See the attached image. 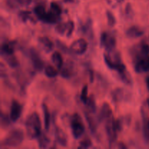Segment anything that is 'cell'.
<instances>
[{
    "label": "cell",
    "instance_id": "36",
    "mask_svg": "<svg viewBox=\"0 0 149 149\" xmlns=\"http://www.w3.org/2000/svg\"><path fill=\"white\" fill-rule=\"evenodd\" d=\"M93 143H92L91 140L89 138H85L83 140H81L79 143V148H88L92 146Z\"/></svg>",
    "mask_w": 149,
    "mask_h": 149
},
{
    "label": "cell",
    "instance_id": "39",
    "mask_svg": "<svg viewBox=\"0 0 149 149\" xmlns=\"http://www.w3.org/2000/svg\"><path fill=\"white\" fill-rule=\"evenodd\" d=\"M6 6L10 10H15L19 7L17 0H6Z\"/></svg>",
    "mask_w": 149,
    "mask_h": 149
},
{
    "label": "cell",
    "instance_id": "31",
    "mask_svg": "<svg viewBox=\"0 0 149 149\" xmlns=\"http://www.w3.org/2000/svg\"><path fill=\"white\" fill-rule=\"evenodd\" d=\"M69 26V22L68 23H60L55 27V31L60 35H63L66 31H68Z\"/></svg>",
    "mask_w": 149,
    "mask_h": 149
},
{
    "label": "cell",
    "instance_id": "3",
    "mask_svg": "<svg viewBox=\"0 0 149 149\" xmlns=\"http://www.w3.org/2000/svg\"><path fill=\"white\" fill-rule=\"evenodd\" d=\"M70 127L71 132L75 139H79L84 134L85 127L81 116L78 113H74L70 118Z\"/></svg>",
    "mask_w": 149,
    "mask_h": 149
},
{
    "label": "cell",
    "instance_id": "29",
    "mask_svg": "<svg viewBox=\"0 0 149 149\" xmlns=\"http://www.w3.org/2000/svg\"><path fill=\"white\" fill-rule=\"evenodd\" d=\"M119 78L120 79L121 81H122L125 84H127V85L131 86L132 84V77H131L130 74L127 71H126L125 72H124L123 74H121L118 75Z\"/></svg>",
    "mask_w": 149,
    "mask_h": 149
},
{
    "label": "cell",
    "instance_id": "34",
    "mask_svg": "<svg viewBox=\"0 0 149 149\" xmlns=\"http://www.w3.org/2000/svg\"><path fill=\"white\" fill-rule=\"evenodd\" d=\"M50 10H52V12H54L55 14L59 16H61V13H62V8H61V5L55 1H52L50 3Z\"/></svg>",
    "mask_w": 149,
    "mask_h": 149
},
{
    "label": "cell",
    "instance_id": "22",
    "mask_svg": "<svg viewBox=\"0 0 149 149\" xmlns=\"http://www.w3.org/2000/svg\"><path fill=\"white\" fill-rule=\"evenodd\" d=\"M51 60L58 69H61L64 64L62 55L59 52H54L51 56Z\"/></svg>",
    "mask_w": 149,
    "mask_h": 149
},
{
    "label": "cell",
    "instance_id": "33",
    "mask_svg": "<svg viewBox=\"0 0 149 149\" xmlns=\"http://www.w3.org/2000/svg\"><path fill=\"white\" fill-rule=\"evenodd\" d=\"M88 86L87 84L84 86L81 89V95H80V99H81V101L84 104H87V100H88Z\"/></svg>",
    "mask_w": 149,
    "mask_h": 149
},
{
    "label": "cell",
    "instance_id": "45",
    "mask_svg": "<svg viewBox=\"0 0 149 149\" xmlns=\"http://www.w3.org/2000/svg\"><path fill=\"white\" fill-rule=\"evenodd\" d=\"M146 82L147 87H148V90H149V77H148L146 78Z\"/></svg>",
    "mask_w": 149,
    "mask_h": 149
},
{
    "label": "cell",
    "instance_id": "26",
    "mask_svg": "<svg viewBox=\"0 0 149 149\" xmlns=\"http://www.w3.org/2000/svg\"><path fill=\"white\" fill-rule=\"evenodd\" d=\"M33 13L37 17L38 19L42 20L44 19L45 16L46 15V10H45V5L43 4H37L33 9Z\"/></svg>",
    "mask_w": 149,
    "mask_h": 149
},
{
    "label": "cell",
    "instance_id": "23",
    "mask_svg": "<svg viewBox=\"0 0 149 149\" xmlns=\"http://www.w3.org/2000/svg\"><path fill=\"white\" fill-rule=\"evenodd\" d=\"M143 134L145 142L149 144V116H143Z\"/></svg>",
    "mask_w": 149,
    "mask_h": 149
},
{
    "label": "cell",
    "instance_id": "21",
    "mask_svg": "<svg viewBox=\"0 0 149 149\" xmlns=\"http://www.w3.org/2000/svg\"><path fill=\"white\" fill-rule=\"evenodd\" d=\"M42 111L44 113V122H45V127L46 130H48L50 127V113H49V109L45 103L42 104Z\"/></svg>",
    "mask_w": 149,
    "mask_h": 149
},
{
    "label": "cell",
    "instance_id": "24",
    "mask_svg": "<svg viewBox=\"0 0 149 149\" xmlns=\"http://www.w3.org/2000/svg\"><path fill=\"white\" fill-rule=\"evenodd\" d=\"M84 116H85L86 120H87V124H88L89 129L91 131L92 134H95L96 132H97V123L94 120V119L90 116L89 112L88 113L85 112L84 113Z\"/></svg>",
    "mask_w": 149,
    "mask_h": 149
},
{
    "label": "cell",
    "instance_id": "42",
    "mask_svg": "<svg viewBox=\"0 0 149 149\" xmlns=\"http://www.w3.org/2000/svg\"><path fill=\"white\" fill-rule=\"evenodd\" d=\"M17 3H18L19 6H23V7H26V6L29 5L31 3L32 0H17Z\"/></svg>",
    "mask_w": 149,
    "mask_h": 149
},
{
    "label": "cell",
    "instance_id": "12",
    "mask_svg": "<svg viewBox=\"0 0 149 149\" xmlns=\"http://www.w3.org/2000/svg\"><path fill=\"white\" fill-rule=\"evenodd\" d=\"M55 141L58 145L63 147L66 146L67 143H68V138H67L66 134L58 127H55Z\"/></svg>",
    "mask_w": 149,
    "mask_h": 149
},
{
    "label": "cell",
    "instance_id": "5",
    "mask_svg": "<svg viewBox=\"0 0 149 149\" xmlns=\"http://www.w3.org/2000/svg\"><path fill=\"white\" fill-rule=\"evenodd\" d=\"M27 55L31 61L33 68L36 71H42L45 68V63L40 58L39 52L33 48H29L27 50Z\"/></svg>",
    "mask_w": 149,
    "mask_h": 149
},
{
    "label": "cell",
    "instance_id": "1",
    "mask_svg": "<svg viewBox=\"0 0 149 149\" xmlns=\"http://www.w3.org/2000/svg\"><path fill=\"white\" fill-rule=\"evenodd\" d=\"M25 127L28 138L31 140L38 138L42 134L41 120L36 112H33L26 118L25 121Z\"/></svg>",
    "mask_w": 149,
    "mask_h": 149
},
{
    "label": "cell",
    "instance_id": "16",
    "mask_svg": "<svg viewBox=\"0 0 149 149\" xmlns=\"http://www.w3.org/2000/svg\"><path fill=\"white\" fill-rule=\"evenodd\" d=\"M39 45L42 49L46 52H50L54 48V44L50 39L47 36H42L38 39Z\"/></svg>",
    "mask_w": 149,
    "mask_h": 149
},
{
    "label": "cell",
    "instance_id": "8",
    "mask_svg": "<svg viewBox=\"0 0 149 149\" xmlns=\"http://www.w3.org/2000/svg\"><path fill=\"white\" fill-rule=\"evenodd\" d=\"M88 48V43L84 39H79L74 41L70 47L71 52L75 55H81L85 53Z\"/></svg>",
    "mask_w": 149,
    "mask_h": 149
},
{
    "label": "cell",
    "instance_id": "41",
    "mask_svg": "<svg viewBox=\"0 0 149 149\" xmlns=\"http://www.w3.org/2000/svg\"><path fill=\"white\" fill-rule=\"evenodd\" d=\"M106 1L109 3V5H111L113 7H115L116 5L120 4V3L123 2L124 0H106Z\"/></svg>",
    "mask_w": 149,
    "mask_h": 149
},
{
    "label": "cell",
    "instance_id": "47",
    "mask_svg": "<svg viewBox=\"0 0 149 149\" xmlns=\"http://www.w3.org/2000/svg\"><path fill=\"white\" fill-rule=\"evenodd\" d=\"M64 1H65V2H66V3H72V2H74V0H63Z\"/></svg>",
    "mask_w": 149,
    "mask_h": 149
},
{
    "label": "cell",
    "instance_id": "46",
    "mask_svg": "<svg viewBox=\"0 0 149 149\" xmlns=\"http://www.w3.org/2000/svg\"><path fill=\"white\" fill-rule=\"evenodd\" d=\"M145 104L146 105V106H147V107H148V109H149V98L147 99L146 102H145Z\"/></svg>",
    "mask_w": 149,
    "mask_h": 149
},
{
    "label": "cell",
    "instance_id": "19",
    "mask_svg": "<svg viewBox=\"0 0 149 149\" xmlns=\"http://www.w3.org/2000/svg\"><path fill=\"white\" fill-rule=\"evenodd\" d=\"M60 20V16L58 15L57 14H55L54 12H52V10L49 12H47L46 15L45 16L44 19L42 20V22L46 23H49V24H54V23H56L57 22H58V20Z\"/></svg>",
    "mask_w": 149,
    "mask_h": 149
},
{
    "label": "cell",
    "instance_id": "20",
    "mask_svg": "<svg viewBox=\"0 0 149 149\" xmlns=\"http://www.w3.org/2000/svg\"><path fill=\"white\" fill-rule=\"evenodd\" d=\"M1 57L4 58V60L6 61L7 65H8L10 68H17V67L19 66V65H20L18 60H17V58L15 56L14 54H13V55H4V56Z\"/></svg>",
    "mask_w": 149,
    "mask_h": 149
},
{
    "label": "cell",
    "instance_id": "35",
    "mask_svg": "<svg viewBox=\"0 0 149 149\" xmlns=\"http://www.w3.org/2000/svg\"><path fill=\"white\" fill-rule=\"evenodd\" d=\"M106 17H107V20H108V24L111 27H113L116 23V18H115L114 15L112 13V12H111L110 10H107L106 11Z\"/></svg>",
    "mask_w": 149,
    "mask_h": 149
},
{
    "label": "cell",
    "instance_id": "6",
    "mask_svg": "<svg viewBox=\"0 0 149 149\" xmlns=\"http://www.w3.org/2000/svg\"><path fill=\"white\" fill-rule=\"evenodd\" d=\"M116 41L114 36L109 32H103L100 36V46L109 52L115 50Z\"/></svg>",
    "mask_w": 149,
    "mask_h": 149
},
{
    "label": "cell",
    "instance_id": "37",
    "mask_svg": "<svg viewBox=\"0 0 149 149\" xmlns=\"http://www.w3.org/2000/svg\"><path fill=\"white\" fill-rule=\"evenodd\" d=\"M133 10H132V6L130 3H127L125 9V16L128 19H130L133 17Z\"/></svg>",
    "mask_w": 149,
    "mask_h": 149
},
{
    "label": "cell",
    "instance_id": "15",
    "mask_svg": "<svg viewBox=\"0 0 149 149\" xmlns=\"http://www.w3.org/2000/svg\"><path fill=\"white\" fill-rule=\"evenodd\" d=\"M16 46V42L15 41H10L5 42L1 46V55H8L14 54L15 48Z\"/></svg>",
    "mask_w": 149,
    "mask_h": 149
},
{
    "label": "cell",
    "instance_id": "17",
    "mask_svg": "<svg viewBox=\"0 0 149 149\" xmlns=\"http://www.w3.org/2000/svg\"><path fill=\"white\" fill-rule=\"evenodd\" d=\"M92 27H93V22H92V20L91 19H87L85 23H81L80 25V31L81 32V33L86 35V36H93Z\"/></svg>",
    "mask_w": 149,
    "mask_h": 149
},
{
    "label": "cell",
    "instance_id": "10",
    "mask_svg": "<svg viewBox=\"0 0 149 149\" xmlns=\"http://www.w3.org/2000/svg\"><path fill=\"white\" fill-rule=\"evenodd\" d=\"M23 112V106L15 100H13L10 106V117L13 122H15L20 119Z\"/></svg>",
    "mask_w": 149,
    "mask_h": 149
},
{
    "label": "cell",
    "instance_id": "4",
    "mask_svg": "<svg viewBox=\"0 0 149 149\" xmlns=\"http://www.w3.org/2000/svg\"><path fill=\"white\" fill-rule=\"evenodd\" d=\"M134 62L149 55V45L146 43H141L133 46L130 51Z\"/></svg>",
    "mask_w": 149,
    "mask_h": 149
},
{
    "label": "cell",
    "instance_id": "28",
    "mask_svg": "<svg viewBox=\"0 0 149 149\" xmlns=\"http://www.w3.org/2000/svg\"><path fill=\"white\" fill-rule=\"evenodd\" d=\"M45 74L48 78H55L58 75V71L53 66L48 65L45 68Z\"/></svg>",
    "mask_w": 149,
    "mask_h": 149
},
{
    "label": "cell",
    "instance_id": "43",
    "mask_svg": "<svg viewBox=\"0 0 149 149\" xmlns=\"http://www.w3.org/2000/svg\"><path fill=\"white\" fill-rule=\"evenodd\" d=\"M89 73H90V82H93V80H94V72H93V70H90Z\"/></svg>",
    "mask_w": 149,
    "mask_h": 149
},
{
    "label": "cell",
    "instance_id": "30",
    "mask_svg": "<svg viewBox=\"0 0 149 149\" xmlns=\"http://www.w3.org/2000/svg\"><path fill=\"white\" fill-rule=\"evenodd\" d=\"M10 122H12L10 117H9L7 113H4V112H1L0 114V123H1V126L2 128H6L9 127L10 125Z\"/></svg>",
    "mask_w": 149,
    "mask_h": 149
},
{
    "label": "cell",
    "instance_id": "7",
    "mask_svg": "<svg viewBox=\"0 0 149 149\" xmlns=\"http://www.w3.org/2000/svg\"><path fill=\"white\" fill-rule=\"evenodd\" d=\"M106 132L107 135L108 141L110 145L114 143L117 138L119 131L116 129L114 123V119L113 116L110 117L106 121Z\"/></svg>",
    "mask_w": 149,
    "mask_h": 149
},
{
    "label": "cell",
    "instance_id": "38",
    "mask_svg": "<svg viewBox=\"0 0 149 149\" xmlns=\"http://www.w3.org/2000/svg\"><path fill=\"white\" fill-rule=\"evenodd\" d=\"M56 45L58 49H59L60 50L62 51L63 52H64V53H70V52H71L70 49H68V48L67 47L66 45H65V44L63 43L62 42H61V41L56 40Z\"/></svg>",
    "mask_w": 149,
    "mask_h": 149
},
{
    "label": "cell",
    "instance_id": "13",
    "mask_svg": "<svg viewBox=\"0 0 149 149\" xmlns=\"http://www.w3.org/2000/svg\"><path fill=\"white\" fill-rule=\"evenodd\" d=\"M112 116V110L111 109L110 106L108 103L105 102L101 106V109H100V113H99L98 117L97 119L100 122H103V121L107 120L108 119H109L110 117Z\"/></svg>",
    "mask_w": 149,
    "mask_h": 149
},
{
    "label": "cell",
    "instance_id": "11",
    "mask_svg": "<svg viewBox=\"0 0 149 149\" xmlns=\"http://www.w3.org/2000/svg\"><path fill=\"white\" fill-rule=\"evenodd\" d=\"M134 68L135 72L138 74L149 72V55L135 61Z\"/></svg>",
    "mask_w": 149,
    "mask_h": 149
},
{
    "label": "cell",
    "instance_id": "25",
    "mask_svg": "<svg viewBox=\"0 0 149 149\" xmlns=\"http://www.w3.org/2000/svg\"><path fill=\"white\" fill-rule=\"evenodd\" d=\"M37 139L39 147L40 148H47L50 145V140L45 133L42 132V134L38 137Z\"/></svg>",
    "mask_w": 149,
    "mask_h": 149
},
{
    "label": "cell",
    "instance_id": "27",
    "mask_svg": "<svg viewBox=\"0 0 149 149\" xmlns=\"http://www.w3.org/2000/svg\"><path fill=\"white\" fill-rule=\"evenodd\" d=\"M87 108V111L90 113H93L96 111V103H95V97L91 95L89 97L88 100H87V103L86 104Z\"/></svg>",
    "mask_w": 149,
    "mask_h": 149
},
{
    "label": "cell",
    "instance_id": "2",
    "mask_svg": "<svg viewBox=\"0 0 149 149\" xmlns=\"http://www.w3.org/2000/svg\"><path fill=\"white\" fill-rule=\"evenodd\" d=\"M24 139L23 132L20 129H14L9 132L8 135L1 141V146L7 148H14L17 147L22 143Z\"/></svg>",
    "mask_w": 149,
    "mask_h": 149
},
{
    "label": "cell",
    "instance_id": "44",
    "mask_svg": "<svg viewBox=\"0 0 149 149\" xmlns=\"http://www.w3.org/2000/svg\"><path fill=\"white\" fill-rule=\"evenodd\" d=\"M35 1L37 4H43V5H45L47 2V0H35Z\"/></svg>",
    "mask_w": 149,
    "mask_h": 149
},
{
    "label": "cell",
    "instance_id": "18",
    "mask_svg": "<svg viewBox=\"0 0 149 149\" xmlns=\"http://www.w3.org/2000/svg\"><path fill=\"white\" fill-rule=\"evenodd\" d=\"M144 33L143 31L141 30L138 26H132L129 28L126 31V35L127 37L131 38V39H135V38L141 37Z\"/></svg>",
    "mask_w": 149,
    "mask_h": 149
},
{
    "label": "cell",
    "instance_id": "9",
    "mask_svg": "<svg viewBox=\"0 0 149 149\" xmlns=\"http://www.w3.org/2000/svg\"><path fill=\"white\" fill-rule=\"evenodd\" d=\"M132 95L126 90L122 88H116L111 93V98L114 103H120L123 101H128Z\"/></svg>",
    "mask_w": 149,
    "mask_h": 149
},
{
    "label": "cell",
    "instance_id": "14",
    "mask_svg": "<svg viewBox=\"0 0 149 149\" xmlns=\"http://www.w3.org/2000/svg\"><path fill=\"white\" fill-rule=\"evenodd\" d=\"M74 63L72 61H67L63 64L60 71V74L62 77L65 79H69L74 74Z\"/></svg>",
    "mask_w": 149,
    "mask_h": 149
},
{
    "label": "cell",
    "instance_id": "40",
    "mask_svg": "<svg viewBox=\"0 0 149 149\" xmlns=\"http://www.w3.org/2000/svg\"><path fill=\"white\" fill-rule=\"evenodd\" d=\"M69 26H68V31H67V34H66V36L67 37H70V36L72 35V33L73 31H74V23L72 21V20H69Z\"/></svg>",
    "mask_w": 149,
    "mask_h": 149
},
{
    "label": "cell",
    "instance_id": "32",
    "mask_svg": "<svg viewBox=\"0 0 149 149\" xmlns=\"http://www.w3.org/2000/svg\"><path fill=\"white\" fill-rule=\"evenodd\" d=\"M18 16H19V17H20V20H21L23 22H24V23H26V22L29 20H31L32 22H33V23H34V19L32 17L31 12L20 11V12H19Z\"/></svg>",
    "mask_w": 149,
    "mask_h": 149
}]
</instances>
